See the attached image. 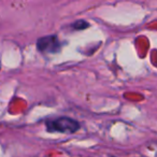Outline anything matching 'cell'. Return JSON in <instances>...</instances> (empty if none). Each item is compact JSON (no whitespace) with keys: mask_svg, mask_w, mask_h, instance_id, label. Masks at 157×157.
Returning a JSON list of instances; mask_svg holds the SVG:
<instances>
[{"mask_svg":"<svg viewBox=\"0 0 157 157\" xmlns=\"http://www.w3.org/2000/svg\"><path fill=\"white\" fill-rule=\"evenodd\" d=\"M46 130L48 132H60V133H74L80 129L81 125L78 121L70 117H58L55 120L48 121L45 124Z\"/></svg>","mask_w":157,"mask_h":157,"instance_id":"cell-1","label":"cell"},{"mask_svg":"<svg viewBox=\"0 0 157 157\" xmlns=\"http://www.w3.org/2000/svg\"><path fill=\"white\" fill-rule=\"evenodd\" d=\"M88 26H90V24H88L87 22H85V21H83V20H80L72 25V28L75 29V30H83V29L87 28Z\"/></svg>","mask_w":157,"mask_h":157,"instance_id":"cell-3","label":"cell"},{"mask_svg":"<svg viewBox=\"0 0 157 157\" xmlns=\"http://www.w3.org/2000/svg\"><path fill=\"white\" fill-rule=\"evenodd\" d=\"M37 48L43 54H56L60 51L61 43L57 36H45L37 40Z\"/></svg>","mask_w":157,"mask_h":157,"instance_id":"cell-2","label":"cell"}]
</instances>
